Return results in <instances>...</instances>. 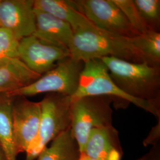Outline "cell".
I'll return each mask as SVG.
<instances>
[{
	"mask_svg": "<svg viewBox=\"0 0 160 160\" xmlns=\"http://www.w3.org/2000/svg\"><path fill=\"white\" fill-rule=\"evenodd\" d=\"M71 97L57 93H48L39 102L40 118L38 138L26 152V160H34L48 144L71 128Z\"/></svg>",
	"mask_w": 160,
	"mask_h": 160,
	"instance_id": "cell-5",
	"label": "cell"
},
{
	"mask_svg": "<svg viewBox=\"0 0 160 160\" xmlns=\"http://www.w3.org/2000/svg\"><path fill=\"white\" fill-rule=\"evenodd\" d=\"M79 160H98L95 158H92L90 157H88L86 154H83V153H81L80 154V159Z\"/></svg>",
	"mask_w": 160,
	"mask_h": 160,
	"instance_id": "cell-23",
	"label": "cell"
},
{
	"mask_svg": "<svg viewBox=\"0 0 160 160\" xmlns=\"http://www.w3.org/2000/svg\"><path fill=\"white\" fill-rule=\"evenodd\" d=\"M34 14L35 31L33 35L46 43L69 50L74 32L68 23L35 8Z\"/></svg>",
	"mask_w": 160,
	"mask_h": 160,
	"instance_id": "cell-12",
	"label": "cell"
},
{
	"mask_svg": "<svg viewBox=\"0 0 160 160\" xmlns=\"http://www.w3.org/2000/svg\"><path fill=\"white\" fill-rule=\"evenodd\" d=\"M100 59L116 86L127 95L140 100L160 102V67L114 57Z\"/></svg>",
	"mask_w": 160,
	"mask_h": 160,
	"instance_id": "cell-2",
	"label": "cell"
},
{
	"mask_svg": "<svg viewBox=\"0 0 160 160\" xmlns=\"http://www.w3.org/2000/svg\"><path fill=\"white\" fill-rule=\"evenodd\" d=\"M123 13L133 28L140 34L151 30L141 17L133 0H113Z\"/></svg>",
	"mask_w": 160,
	"mask_h": 160,
	"instance_id": "cell-20",
	"label": "cell"
},
{
	"mask_svg": "<svg viewBox=\"0 0 160 160\" xmlns=\"http://www.w3.org/2000/svg\"><path fill=\"white\" fill-rule=\"evenodd\" d=\"M12 105V125L17 154L26 152L34 144L40 125L39 102L27 97H14Z\"/></svg>",
	"mask_w": 160,
	"mask_h": 160,
	"instance_id": "cell-8",
	"label": "cell"
},
{
	"mask_svg": "<svg viewBox=\"0 0 160 160\" xmlns=\"http://www.w3.org/2000/svg\"><path fill=\"white\" fill-rule=\"evenodd\" d=\"M136 160H160V143L152 146L148 152Z\"/></svg>",
	"mask_w": 160,
	"mask_h": 160,
	"instance_id": "cell-22",
	"label": "cell"
},
{
	"mask_svg": "<svg viewBox=\"0 0 160 160\" xmlns=\"http://www.w3.org/2000/svg\"><path fill=\"white\" fill-rule=\"evenodd\" d=\"M19 59L0 67V94L9 93L28 86L40 78Z\"/></svg>",
	"mask_w": 160,
	"mask_h": 160,
	"instance_id": "cell-14",
	"label": "cell"
},
{
	"mask_svg": "<svg viewBox=\"0 0 160 160\" xmlns=\"http://www.w3.org/2000/svg\"><path fill=\"white\" fill-rule=\"evenodd\" d=\"M84 62L69 57L28 86L8 93L13 97H30L42 93H57L72 97L80 83Z\"/></svg>",
	"mask_w": 160,
	"mask_h": 160,
	"instance_id": "cell-6",
	"label": "cell"
},
{
	"mask_svg": "<svg viewBox=\"0 0 160 160\" xmlns=\"http://www.w3.org/2000/svg\"><path fill=\"white\" fill-rule=\"evenodd\" d=\"M82 153L98 160H122L123 153L119 132L113 125L93 129Z\"/></svg>",
	"mask_w": 160,
	"mask_h": 160,
	"instance_id": "cell-11",
	"label": "cell"
},
{
	"mask_svg": "<svg viewBox=\"0 0 160 160\" xmlns=\"http://www.w3.org/2000/svg\"><path fill=\"white\" fill-rule=\"evenodd\" d=\"M138 46L143 53L147 63L160 67V33L149 30L137 38Z\"/></svg>",
	"mask_w": 160,
	"mask_h": 160,
	"instance_id": "cell-17",
	"label": "cell"
},
{
	"mask_svg": "<svg viewBox=\"0 0 160 160\" xmlns=\"http://www.w3.org/2000/svg\"><path fill=\"white\" fill-rule=\"evenodd\" d=\"M74 2L78 11L97 29L129 38L140 35L113 0H74Z\"/></svg>",
	"mask_w": 160,
	"mask_h": 160,
	"instance_id": "cell-7",
	"label": "cell"
},
{
	"mask_svg": "<svg viewBox=\"0 0 160 160\" xmlns=\"http://www.w3.org/2000/svg\"><path fill=\"white\" fill-rule=\"evenodd\" d=\"M115 102L114 98L106 96L71 98V129L81 153L92 130L112 125V104Z\"/></svg>",
	"mask_w": 160,
	"mask_h": 160,
	"instance_id": "cell-4",
	"label": "cell"
},
{
	"mask_svg": "<svg viewBox=\"0 0 160 160\" xmlns=\"http://www.w3.org/2000/svg\"><path fill=\"white\" fill-rule=\"evenodd\" d=\"M18 58L28 68L42 75L60 61L71 57L68 49L46 43L34 35L19 40Z\"/></svg>",
	"mask_w": 160,
	"mask_h": 160,
	"instance_id": "cell-9",
	"label": "cell"
},
{
	"mask_svg": "<svg viewBox=\"0 0 160 160\" xmlns=\"http://www.w3.org/2000/svg\"><path fill=\"white\" fill-rule=\"evenodd\" d=\"M133 2L149 29L160 32V0H133Z\"/></svg>",
	"mask_w": 160,
	"mask_h": 160,
	"instance_id": "cell-18",
	"label": "cell"
},
{
	"mask_svg": "<svg viewBox=\"0 0 160 160\" xmlns=\"http://www.w3.org/2000/svg\"><path fill=\"white\" fill-rule=\"evenodd\" d=\"M34 8L68 23L73 32L93 26L78 11L74 0H34Z\"/></svg>",
	"mask_w": 160,
	"mask_h": 160,
	"instance_id": "cell-13",
	"label": "cell"
},
{
	"mask_svg": "<svg viewBox=\"0 0 160 160\" xmlns=\"http://www.w3.org/2000/svg\"><path fill=\"white\" fill-rule=\"evenodd\" d=\"M0 160H7L6 155L4 154L2 149L1 148L0 146Z\"/></svg>",
	"mask_w": 160,
	"mask_h": 160,
	"instance_id": "cell-24",
	"label": "cell"
},
{
	"mask_svg": "<svg viewBox=\"0 0 160 160\" xmlns=\"http://www.w3.org/2000/svg\"><path fill=\"white\" fill-rule=\"evenodd\" d=\"M137 38L111 34L94 26L86 27L74 32L69 49L71 57L84 62L95 59L114 57L132 63H147L138 46Z\"/></svg>",
	"mask_w": 160,
	"mask_h": 160,
	"instance_id": "cell-1",
	"label": "cell"
},
{
	"mask_svg": "<svg viewBox=\"0 0 160 160\" xmlns=\"http://www.w3.org/2000/svg\"><path fill=\"white\" fill-rule=\"evenodd\" d=\"M1 28V25H0V28Z\"/></svg>",
	"mask_w": 160,
	"mask_h": 160,
	"instance_id": "cell-25",
	"label": "cell"
},
{
	"mask_svg": "<svg viewBox=\"0 0 160 160\" xmlns=\"http://www.w3.org/2000/svg\"><path fill=\"white\" fill-rule=\"evenodd\" d=\"M15 97L0 94V146L7 160H17V152L12 125V105Z\"/></svg>",
	"mask_w": 160,
	"mask_h": 160,
	"instance_id": "cell-15",
	"label": "cell"
},
{
	"mask_svg": "<svg viewBox=\"0 0 160 160\" xmlns=\"http://www.w3.org/2000/svg\"><path fill=\"white\" fill-rule=\"evenodd\" d=\"M158 122L155 126L152 127L151 131L143 141V145L147 147L151 145L154 146L160 143V118H158Z\"/></svg>",
	"mask_w": 160,
	"mask_h": 160,
	"instance_id": "cell-21",
	"label": "cell"
},
{
	"mask_svg": "<svg viewBox=\"0 0 160 160\" xmlns=\"http://www.w3.org/2000/svg\"><path fill=\"white\" fill-rule=\"evenodd\" d=\"M0 25L18 40L33 34L34 0H0Z\"/></svg>",
	"mask_w": 160,
	"mask_h": 160,
	"instance_id": "cell-10",
	"label": "cell"
},
{
	"mask_svg": "<svg viewBox=\"0 0 160 160\" xmlns=\"http://www.w3.org/2000/svg\"><path fill=\"white\" fill-rule=\"evenodd\" d=\"M88 96H106L117 102L132 103L138 108L160 118V102L140 100L129 96L119 88L110 78L109 71L100 59L84 62L78 89L71 98Z\"/></svg>",
	"mask_w": 160,
	"mask_h": 160,
	"instance_id": "cell-3",
	"label": "cell"
},
{
	"mask_svg": "<svg viewBox=\"0 0 160 160\" xmlns=\"http://www.w3.org/2000/svg\"><path fill=\"white\" fill-rule=\"evenodd\" d=\"M19 40L11 32L0 28V67L18 58Z\"/></svg>",
	"mask_w": 160,
	"mask_h": 160,
	"instance_id": "cell-19",
	"label": "cell"
},
{
	"mask_svg": "<svg viewBox=\"0 0 160 160\" xmlns=\"http://www.w3.org/2000/svg\"><path fill=\"white\" fill-rule=\"evenodd\" d=\"M80 148L69 128L53 139L38 157L37 160H79Z\"/></svg>",
	"mask_w": 160,
	"mask_h": 160,
	"instance_id": "cell-16",
	"label": "cell"
}]
</instances>
